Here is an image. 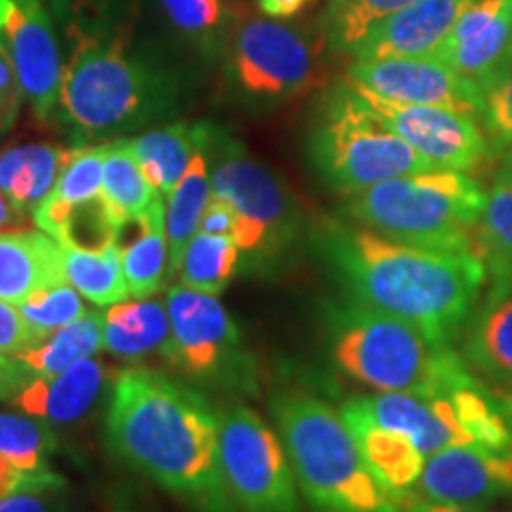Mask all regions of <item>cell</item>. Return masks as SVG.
<instances>
[{
  "label": "cell",
  "mask_w": 512,
  "mask_h": 512,
  "mask_svg": "<svg viewBox=\"0 0 512 512\" xmlns=\"http://www.w3.org/2000/svg\"><path fill=\"white\" fill-rule=\"evenodd\" d=\"M67 283L64 249L41 228L0 230V299L19 304L31 294Z\"/></svg>",
  "instance_id": "cell-20"
},
{
  "label": "cell",
  "mask_w": 512,
  "mask_h": 512,
  "mask_svg": "<svg viewBox=\"0 0 512 512\" xmlns=\"http://www.w3.org/2000/svg\"><path fill=\"white\" fill-rule=\"evenodd\" d=\"M235 228H238V216H235L233 207L228 202L219 200V197H211L207 204V211L202 216L200 230L216 235H230L235 240Z\"/></svg>",
  "instance_id": "cell-44"
},
{
  "label": "cell",
  "mask_w": 512,
  "mask_h": 512,
  "mask_svg": "<svg viewBox=\"0 0 512 512\" xmlns=\"http://www.w3.org/2000/svg\"><path fill=\"white\" fill-rule=\"evenodd\" d=\"M219 453L226 486L242 512H299L297 477L283 437L247 406L219 415Z\"/></svg>",
  "instance_id": "cell-9"
},
{
  "label": "cell",
  "mask_w": 512,
  "mask_h": 512,
  "mask_svg": "<svg viewBox=\"0 0 512 512\" xmlns=\"http://www.w3.org/2000/svg\"><path fill=\"white\" fill-rule=\"evenodd\" d=\"M171 342L169 306L159 299H136L114 304L105 313L102 347L121 358H143L166 351Z\"/></svg>",
  "instance_id": "cell-26"
},
{
  "label": "cell",
  "mask_w": 512,
  "mask_h": 512,
  "mask_svg": "<svg viewBox=\"0 0 512 512\" xmlns=\"http://www.w3.org/2000/svg\"><path fill=\"white\" fill-rule=\"evenodd\" d=\"M482 124L498 150L512 143V64L484 93Z\"/></svg>",
  "instance_id": "cell-38"
},
{
  "label": "cell",
  "mask_w": 512,
  "mask_h": 512,
  "mask_svg": "<svg viewBox=\"0 0 512 512\" xmlns=\"http://www.w3.org/2000/svg\"><path fill=\"white\" fill-rule=\"evenodd\" d=\"M114 245L121 254L131 299H147L169 280V238H166V200L157 197L145 214L119 223Z\"/></svg>",
  "instance_id": "cell-22"
},
{
  "label": "cell",
  "mask_w": 512,
  "mask_h": 512,
  "mask_svg": "<svg viewBox=\"0 0 512 512\" xmlns=\"http://www.w3.org/2000/svg\"><path fill=\"white\" fill-rule=\"evenodd\" d=\"M510 64H512V38H510V53H508V64H505V69H508ZM505 69H503V72H505Z\"/></svg>",
  "instance_id": "cell-50"
},
{
  "label": "cell",
  "mask_w": 512,
  "mask_h": 512,
  "mask_svg": "<svg viewBox=\"0 0 512 512\" xmlns=\"http://www.w3.org/2000/svg\"><path fill=\"white\" fill-rule=\"evenodd\" d=\"M510 38L512 0H475L430 57L456 69L486 93L508 64Z\"/></svg>",
  "instance_id": "cell-18"
},
{
  "label": "cell",
  "mask_w": 512,
  "mask_h": 512,
  "mask_svg": "<svg viewBox=\"0 0 512 512\" xmlns=\"http://www.w3.org/2000/svg\"><path fill=\"white\" fill-rule=\"evenodd\" d=\"M342 413L358 415L387 430L408 437L427 458L451 446L477 444L465 430L451 394L418 396L403 392H375L354 396L342 406Z\"/></svg>",
  "instance_id": "cell-17"
},
{
  "label": "cell",
  "mask_w": 512,
  "mask_h": 512,
  "mask_svg": "<svg viewBox=\"0 0 512 512\" xmlns=\"http://www.w3.org/2000/svg\"><path fill=\"white\" fill-rule=\"evenodd\" d=\"M311 238L349 299L448 344L463 335L489 283L484 252H434L332 219Z\"/></svg>",
  "instance_id": "cell-1"
},
{
  "label": "cell",
  "mask_w": 512,
  "mask_h": 512,
  "mask_svg": "<svg viewBox=\"0 0 512 512\" xmlns=\"http://www.w3.org/2000/svg\"><path fill=\"white\" fill-rule=\"evenodd\" d=\"M166 306L171 316V342L164 354L176 368L219 387L252 389L254 361L242 344L238 323L219 299L171 285Z\"/></svg>",
  "instance_id": "cell-11"
},
{
  "label": "cell",
  "mask_w": 512,
  "mask_h": 512,
  "mask_svg": "<svg viewBox=\"0 0 512 512\" xmlns=\"http://www.w3.org/2000/svg\"><path fill=\"white\" fill-rule=\"evenodd\" d=\"M230 76L249 100L283 105L323 83L318 46L275 17H249L235 29Z\"/></svg>",
  "instance_id": "cell-10"
},
{
  "label": "cell",
  "mask_w": 512,
  "mask_h": 512,
  "mask_svg": "<svg viewBox=\"0 0 512 512\" xmlns=\"http://www.w3.org/2000/svg\"><path fill=\"white\" fill-rule=\"evenodd\" d=\"M166 15L188 38L211 41L226 24V0H162Z\"/></svg>",
  "instance_id": "cell-37"
},
{
  "label": "cell",
  "mask_w": 512,
  "mask_h": 512,
  "mask_svg": "<svg viewBox=\"0 0 512 512\" xmlns=\"http://www.w3.org/2000/svg\"><path fill=\"white\" fill-rule=\"evenodd\" d=\"M102 197H105L107 207H110L117 223L145 214L152 207V202L162 197L150 178L145 176L138 159L133 157L126 138H117L107 143Z\"/></svg>",
  "instance_id": "cell-28"
},
{
  "label": "cell",
  "mask_w": 512,
  "mask_h": 512,
  "mask_svg": "<svg viewBox=\"0 0 512 512\" xmlns=\"http://www.w3.org/2000/svg\"><path fill=\"white\" fill-rule=\"evenodd\" d=\"M271 413L290 456L297 486L316 512H403L363 458L342 411L304 389H283Z\"/></svg>",
  "instance_id": "cell-4"
},
{
  "label": "cell",
  "mask_w": 512,
  "mask_h": 512,
  "mask_svg": "<svg viewBox=\"0 0 512 512\" xmlns=\"http://www.w3.org/2000/svg\"><path fill=\"white\" fill-rule=\"evenodd\" d=\"M102 387H105V368L95 358H86L57 375H36L12 403L19 413L67 425L91 411L100 399Z\"/></svg>",
  "instance_id": "cell-21"
},
{
  "label": "cell",
  "mask_w": 512,
  "mask_h": 512,
  "mask_svg": "<svg viewBox=\"0 0 512 512\" xmlns=\"http://www.w3.org/2000/svg\"><path fill=\"white\" fill-rule=\"evenodd\" d=\"M107 143L74 147L64 164L60 181L46 197L41 207H74L102 195V176H105Z\"/></svg>",
  "instance_id": "cell-34"
},
{
  "label": "cell",
  "mask_w": 512,
  "mask_h": 512,
  "mask_svg": "<svg viewBox=\"0 0 512 512\" xmlns=\"http://www.w3.org/2000/svg\"><path fill=\"white\" fill-rule=\"evenodd\" d=\"M325 335L335 366L375 392L444 396L482 382L453 344L356 299L325 306Z\"/></svg>",
  "instance_id": "cell-3"
},
{
  "label": "cell",
  "mask_w": 512,
  "mask_h": 512,
  "mask_svg": "<svg viewBox=\"0 0 512 512\" xmlns=\"http://www.w3.org/2000/svg\"><path fill=\"white\" fill-rule=\"evenodd\" d=\"M496 396L498 406H501L503 411V418L508 422V430H510V451H512V392H496V389H491Z\"/></svg>",
  "instance_id": "cell-48"
},
{
  "label": "cell",
  "mask_w": 512,
  "mask_h": 512,
  "mask_svg": "<svg viewBox=\"0 0 512 512\" xmlns=\"http://www.w3.org/2000/svg\"><path fill=\"white\" fill-rule=\"evenodd\" d=\"M24 221H27V214H22V211L0 192V230L19 228Z\"/></svg>",
  "instance_id": "cell-47"
},
{
  "label": "cell",
  "mask_w": 512,
  "mask_h": 512,
  "mask_svg": "<svg viewBox=\"0 0 512 512\" xmlns=\"http://www.w3.org/2000/svg\"><path fill=\"white\" fill-rule=\"evenodd\" d=\"M62 249L67 283L83 299H88L95 306H114L131 299L117 245L98 249V252H83V249L69 247Z\"/></svg>",
  "instance_id": "cell-31"
},
{
  "label": "cell",
  "mask_w": 512,
  "mask_h": 512,
  "mask_svg": "<svg viewBox=\"0 0 512 512\" xmlns=\"http://www.w3.org/2000/svg\"><path fill=\"white\" fill-rule=\"evenodd\" d=\"M451 505H489L512 496V451L451 446L425 460L413 494Z\"/></svg>",
  "instance_id": "cell-15"
},
{
  "label": "cell",
  "mask_w": 512,
  "mask_h": 512,
  "mask_svg": "<svg viewBox=\"0 0 512 512\" xmlns=\"http://www.w3.org/2000/svg\"><path fill=\"white\" fill-rule=\"evenodd\" d=\"M105 313L88 311L86 316L72 320L64 328L43 339L34 349L19 354L36 375H57L74 363L93 358L102 349Z\"/></svg>",
  "instance_id": "cell-30"
},
{
  "label": "cell",
  "mask_w": 512,
  "mask_h": 512,
  "mask_svg": "<svg viewBox=\"0 0 512 512\" xmlns=\"http://www.w3.org/2000/svg\"><path fill=\"white\" fill-rule=\"evenodd\" d=\"M53 484H64V477L55 475L53 470H24L10 460L0 458V501L8 496L22 494V491L41 489V486H53Z\"/></svg>",
  "instance_id": "cell-42"
},
{
  "label": "cell",
  "mask_w": 512,
  "mask_h": 512,
  "mask_svg": "<svg viewBox=\"0 0 512 512\" xmlns=\"http://www.w3.org/2000/svg\"><path fill=\"white\" fill-rule=\"evenodd\" d=\"M415 0H332L325 17V38L335 53H347L363 34L384 17L394 15Z\"/></svg>",
  "instance_id": "cell-32"
},
{
  "label": "cell",
  "mask_w": 512,
  "mask_h": 512,
  "mask_svg": "<svg viewBox=\"0 0 512 512\" xmlns=\"http://www.w3.org/2000/svg\"><path fill=\"white\" fill-rule=\"evenodd\" d=\"M489 283L465 328L460 356L489 389L512 392V261L484 249Z\"/></svg>",
  "instance_id": "cell-16"
},
{
  "label": "cell",
  "mask_w": 512,
  "mask_h": 512,
  "mask_svg": "<svg viewBox=\"0 0 512 512\" xmlns=\"http://www.w3.org/2000/svg\"><path fill=\"white\" fill-rule=\"evenodd\" d=\"M211 192L238 216L235 242L252 268H278L304 233L297 197L280 176L249 155L238 140L207 128Z\"/></svg>",
  "instance_id": "cell-8"
},
{
  "label": "cell",
  "mask_w": 512,
  "mask_h": 512,
  "mask_svg": "<svg viewBox=\"0 0 512 512\" xmlns=\"http://www.w3.org/2000/svg\"><path fill=\"white\" fill-rule=\"evenodd\" d=\"M242 252L230 235H216L200 230L185 247L181 266H178V285L188 290L219 297L230 278L238 271Z\"/></svg>",
  "instance_id": "cell-29"
},
{
  "label": "cell",
  "mask_w": 512,
  "mask_h": 512,
  "mask_svg": "<svg viewBox=\"0 0 512 512\" xmlns=\"http://www.w3.org/2000/svg\"><path fill=\"white\" fill-rule=\"evenodd\" d=\"M64 505H67V482L3 498L0 512H64Z\"/></svg>",
  "instance_id": "cell-40"
},
{
  "label": "cell",
  "mask_w": 512,
  "mask_h": 512,
  "mask_svg": "<svg viewBox=\"0 0 512 512\" xmlns=\"http://www.w3.org/2000/svg\"><path fill=\"white\" fill-rule=\"evenodd\" d=\"M17 306L41 339L50 337L55 330L64 328V325L88 313L83 297L69 283L53 285L48 290L31 294V297L19 302Z\"/></svg>",
  "instance_id": "cell-35"
},
{
  "label": "cell",
  "mask_w": 512,
  "mask_h": 512,
  "mask_svg": "<svg viewBox=\"0 0 512 512\" xmlns=\"http://www.w3.org/2000/svg\"><path fill=\"white\" fill-rule=\"evenodd\" d=\"M396 136L425 157L434 169L472 171L491 155L489 133L475 114L427 105H396L361 93Z\"/></svg>",
  "instance_id": "cell-13"
},
{
  "label": "cell",
  "mask_w": 512,
  "mask_h": 512,
  "mask_svg": "<svg viewBox=\"0 0 512 512\" xmlns=\"http://www.w3.org/2000/svg\"><path fill=\"white\" fill-rule=\"evenodd\" d=\"M479 240L486 252L512 261V178L498 171L486 192V207L479 221Z\"/></svg>",
  "instance_id": "cell-36"
},
{
  "label": "cell",
  "mask_w": 512,
  "mask_h": 512,
  "mask_svg": "<svg viewBox=\"0 0 512 512\" xmlns=\"http://www.w3.org/2000/svg\"><path fill=\"white\" fill-rule=\"evenodd\" d=\"M24 100L27 98H24L15 64H12V57L3 43H0V133L8 131L15 124Z\"/></svg>",
  "instance_id": "cell-41"
},
{
  "label": "cell",
  "mask_w": 512,
  "mask_h": 512,
  "mask_svg": "<svg viewBox=\"0 0 512 512\" xmlns=\"http://www.w3.org/2000/svg\"><path fill=\"white\" fill-rule=\"evenodd\" d=\"M41 342L43 339L31 328L19 306L0 299V354L19 356Z\"/></svg>",
  "instance_id": "cell-39"
},
{
  "label": "cell",
  "mask_w": 512,
  "mask_h": 512,
  "mask_svg": "<svg viewBox=\"0 0 512 512\" xmlns=\"http://www.w3.org/2000/svg\"><path fill=\"white\" fill-rule=\"evenodd\" d=\"M197 133H200L197 126L178 121V124L155 128L143 136L126 140L133 157L143 166L145 176L150 178L164 200L176 190L178 181L188 171L192 155L197 150Z\"/></svg>",
  "instance_id": "cell-27"
},
{
  "label": "cell",
  "mask_w": 512,
  "mask_h": 512,
  "mask_svg": "<svg viewBox=\"0 0 512 512\" xmlns=\"http://www.w3.org/2000/svg\"><path fill=\"white\" fill-rule=\"evenodd\" d=\"M164 72L107 38H81L64 64L55 114L79 145L121 138L174 110Z\"/></svg>",
  "instance_id": "cell-5"
},
{
  "label": "cell",
  "mask_w": 512,
  "mask_h": 512,
  "mask_svg": "<svg viewBox=\"0 0 512 512\" xmlns=\"http://www.w3.org/2000/svg\"><path fill=\"white\" fill-rule=\"evenodd\" d=\"M0 43L36 117H55L64 64L43 0H0Z\"/></svg>",
  "instance_id": "cell-14"
},
{
  "label": "cell",
  "mask_w": 512,
  "mask_h": 512,
  "mask_svg": "<svg viewBox=\"0 0 512 512\" xmlns=\"http://www.w3.org/2000/svg\"><path fill=\"white\" fill-rule=\"evenodd\" d=\"M472 3L475 0H415L370 27L349 50V57L351 60L430 57Z\"/></svg>",
  "instance_id": "cell-19"
},
{
  "label": "cell",
  "mask_w": 512,
  "mask_h": 512,
  "mask_svg": "<svg viewBox=\"0 0 512 512\" xmlns=\"http://www.w3.org/2000/svg\"><path fill=\"white\" fill-rule=\"evenodd\" d=\"M306 147L320 181L344 197L434 169L344 79L320 100Z\"/></svg>",
  "instance_id": "cell-7"
},
{
  "label": "cell",
  "mask_w": 512,
  "mask_h": 512,
  "mask_svg": "<svg viewBox=\"0 0 512 512\" xmlns=\"http://www.w3.org/2000/svg\"><path fill=\"white\" fill-rule=\"evenodd\" d=\"M342 415L351 427V432H354L358 448H361L363 458H366L370 470L375 472V477L394 496L406 501L413 494L415 484H418L422 475V467H425L427 460L425 453L399 432L375 425V422L366 418H358V415Z\"/></svg>",
  "instance_id": "cell-25"
},
{
  "label": "cell",
  "mask_w": 512,
  "mask_h": 512,
  "mask_svg": "<svg viewBox=\"0 0 512 512\" xmlns=\"http://www.w3.org/2000/svg\"><path fill=\"white\" fill-rule=\"evenodd\" d=\"M344 81L358 93L396 105L446 107L482 119L484 93L448 64L434 57H382L351 60Z\"/></svg>",
  "instance_id": "cell-12"
},
{
  "label": "cell",
  "mask_w": 512,
  "mask_h": 512,
  "mask_svg": "<svg viewBox=\"0 0 512 512\" xmlns=\"http://www.w3.org/2000/svg\"><path fill=\"white\" fill-rule=\"evenodd\" d=\"M403 512H491L484 505H451V503H434L425 498L408 496L403 501Z\"/></svg>",
  "instance_id": "cell-45"
},
{
  "label": "cell",
  "mask_w": 512,
  "mask_h": 512,
  "mask_svg": "<svg viewBox=\"0 0 512 512\" xmlns=\"http://www.w3.org/2000/svg\"><path fill=\"white\" fill-rule=\"evenodd\" d=\"M501 174H505L508 178H512V143L503 150V166H501Z\"/></svg>",
  "instance_id": "cell-49"
},
{
  "label": "cell",
  "mask_w": 512,
  "mask_h": 512,
  "mask_svg": "<svg viewBox=\"0 0 512 512\" xmlns=\"http://www.w3.org/2000/svg\"><path fill=\"white\" fill-rule=\"evenodd\" d=\"M486 190L465 171L432 169L392 178L347 197L342 214L358 226L434 252H484L479 221Z\"/></svg>",
  "instance_id": "cell-6"
},
{
  "label": "cell",
  "mask_w": 512,
  "mask_h": 512,
  "mask_svg": "<svg viewBox=\"0 0 512 512\" xmlns=\"http://www.w3.org/2000/svg\"><path fill=\"white\" fill-rule=\"evenodd\" d=\"M313 0H256L261 12L266 17H275V19H287V17H297L299 12L309 8Z\"/></svg>",
  "instance_id": "cell-46"
},
{
  "label": "cell",
  "mask_w": 512,
  "mask_h": 512,
  "mask_svg": "<svg viewBox=\"0 0 512 512\" xmlns=\"http://www.w3.org/2000/svg\"><path fill=\"white\" fill-rule=\"evenodd\" d=\"M55 451V434L34 415L0 413V458L24 470H50L48 458Z\"/></svg>",
  "instance_id": "cell-33"
},
{
  "label": "cell",
  "mask_w": 512,
  "mask_h": 512,
  "mask_svg": "<svg viewBox=\"0 0 512 512\" xmlns=\"http://www.w3.org/2000/svg\"><path fill=\"white\" fill-rule=\"evenodd\" d=\"M112 451L197 512H238L221 470L219 415L195 389L150 368L114 380Z\"/></svg>",
  "instance_id": "cell-2"
},
{
  "label": "cell",
  "mask_w": 512,
  "mask_h": 512,
  "mask_svg": "<svg viewBox=\"0 0 512 512\" xmlns=\"http://www.w3.org/2000/svg\"><path fill=\"white\" fill-rule=\"evenodd\" d=\"M72 150L29 143L0 150V192L15 207L34 219L36 209L55 190L60 174Z\"/></svg>",
  "instance_id": "cell-23"
},
{
  "label": "cell",
  "mask_w": 512,
  "mask_h": 512,
  "mask_svg": "<svg viewBox=\"0 0 512 512\" xmlns=\"http://www.w3.org/2000/svg\"><path fill=\"white\" fill-rule=\"evenodd\" d=\"M36 373L19 356L0 354V401H12Z\"/></svg>",
  "instance_id": "cell-43"
},
{
  "label": "cell",
  "mask_w": 512,
  "mask_h": 512,
  "mask_svg": "<svg viewBox=\"0 0 512 512\" xmlns=\"http://www.w3.org/2000/svg\"><path fill=\"white\" fill-rule=\"evenodd\" d=\"M197 150L176 190L166 197V238H169V280L178 273L185 247L200 233L202 216L214 192H211V162L207 147V124H200Z\"/></svg>",
  "instance_id": "cell-24"
}]
</instances>
